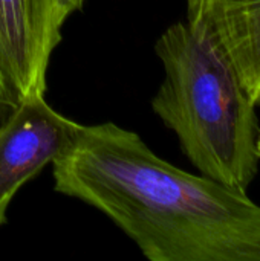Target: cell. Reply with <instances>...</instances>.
Returning <instances> with one entry per match:
<instances>
[{
  "mask_svg": "<svg viewBox=\"0 0 260 261\" xmlns=\"http://www.w3.org/2000/svg\"><path fill=\"white\" fill-rule=\"evenodd\" d=\"M55 190L106 214L152 261H260L247 191L158 158L113 122L80 125L52 162Z\"/></svg>",
  "mask_w": 260,
  "mask_h": 261,
  "instance_id": "obj_1",
  "label": "cell"
},
{
  "mask_svg": "<svg viewBox=\"0 0 260 261\" xmlns=\"http://www.w3.org/2000/svg\"><path fill=\"white\" fill-rule=\"evenodd\" d=\"M155 50L164 81L153 112L202 176L247 191L259 170L260 127L257 106L234 66L187 20L166 29Z\"/></svg>",
  "mask_w": 260,
  "mask_h": 261,
  "instance_id": "obj_2",
  "label": "cell"
},
{
  "mask_svg": "<svg viewBox=\"0 0 260 261\" xmlns=\"http://www.w3.org/2000/svg\"><path fill=\"white\" fill-rule=\"evenodd\" d=\"M80 125L52 109L44 95L17 102L0 124V225L17 191L69 147Z\"/></svg>",
  "mask_w": 260,
  "mask_h": 261,
  "instance_id": "obj_3",
  "label": "cell"
},
{
  "mask_svg": "<svg viewBox=\"0 0 260 261\" xmlns=\"http://www.w3.org/2000/svg\"><path fill=\"white\" fill-rule=\"evenodd\" d=\"M57 44L48 0H0V70L20 99L44 95Z\"/></svg>",
  "mask_w": 260,
  "mask_h": 261,
  "instance_id": "obj_4",
  "label": "cell"
},
{
  "mask_svg": "<svg viewBox=\"0 0 260 261\" xmlns=\"http://www.w3.org/2000/svg\"><path fill=\"white\" fill-rule=\"evenodd\" d=\"M187 21L224 52L256 104L260 96V0H187Z\"/></svg>",
  "mask_w": 260,
  "mask_h": 261,
  "instance_id": "obj_5",
  "label": "cell"
},
{
  "mask_svg": "<svg viewBox=\"0 0 260 261\" xmlns=\"http://www.w3.org/2000/svg\"><path fill=\"white\" fill-rule=\"evenodd\" d=\"M83 2L84 0H48L51 32L57 41H60L61 38L60 31L63 23L74 11H78L83 6Z\"/></svg>",
  "mask_w": 260,
  "mask_h": 261,
  "instance_id": "obj_6",
  "label": "cell"
},
{
  "mask_svg": "<svg viewBox=\"0 0 260 261\" xmlns=\"http://www.w3.org/2000/svg\"><path fill=\"white\" fill-rule=\"evenodd\" d=\"M20 101V96L8 81V78L0 70V124L6 119V116L12 112V109Z\"/></svg>",
  "mask_w": 260,
  "mask_h": 261,
  "instance_id": "obj_7",
  "label": "cell"
},
{
  "mask_svg": "<svg viewBox=\"0 0 260 261\" xmlns=\"http://www.w3.org/2000/svg\"><path fill=\"white\" fill-rule=\"evenodd\" d=\"M257 153H259V161H260V133H259V139H257Z\"/></svg>",
  "mask_w": 260,
  "mask_h": 261,
  "instance_id": "obj_8",
  "label": "cell"
},
{
  "mask_svg": "<svg viewBox=\"0 0 260 261\" xmlns=\"http://www.w3.org/2000/svg\"><path fill=\"white\" fill-rule=\"evenodd\" d=\"M256 106H257V107H260V96L257 98V101H256Z\"/></svg>",
  "mask_w": 260,
  "mask_h": 261,
  "instance_id": "obj_9",
  "label": "cell"
}]
</instances>
